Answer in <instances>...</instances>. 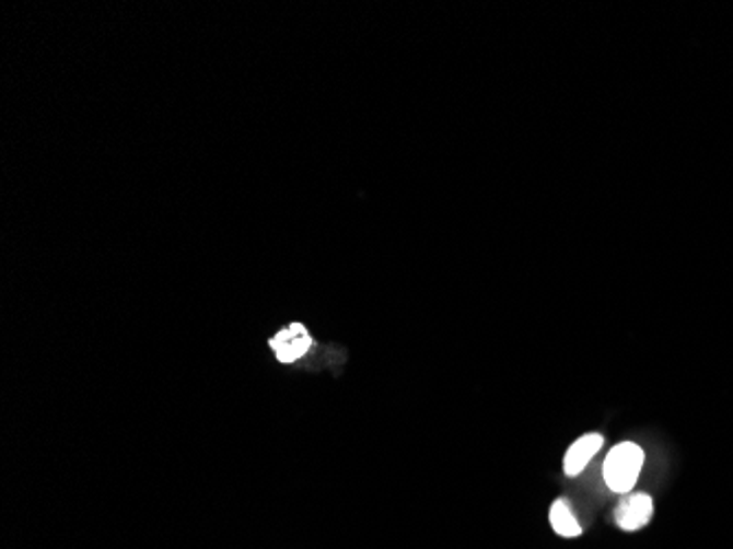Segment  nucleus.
<instances>
[{
  "instance_id": "f03ea898",
  "label": "nucleus",
  "mask_w": 733,
  "mask_h": 549,
  "mask_svg": "<svg viewBox=\"0 0 733 549\" xmlns=\"http://www.w3.org/2000/svg\"><path fill=\"white\" fill-rule=\"evenodd\" d=\"M645 455L639 444L635 442H619L610 448L606 462H604V479L606 486L617 494L632 492L641 468H643Z\"/></svg>"
},
{
  "instance_id": "f257e3e1",
  "label": "nucleus",
  "mask_w": 733,
  "mask_h": 549,
  "mask_svg": "<svg viewBox=\"0 0 733 549\" xmlns=\"http://www.w3.org/2000/svg\"><path fill=\"white\" fill-rule=\"evenodd\" d=\"M266 350L272 361L286 370L316 374L321 370L338 372L345 352L318 341L303 322H288L266 337Z\"/></svg>"
},
{
  "instance_id": "7ed1b4c3",
  "label": "nucleus",
  "mask_w": 733,
  "mask_h": 549,
  "mask_svg": "<svg viewBox=\"0 0 733 549\" xmlns=\"http://www.w3.org/2000/svg\"><path fill=\"white\" fill-rule=\"evenodd\" d=\"M652 512H654V503L650 494L628 492V494H621L615 507V523L624 532H637L650 523Z\"/></svg>"
},
{
  "instance_id": "39448f33",
  "label": "nucleus",
  "mask_w": 733,
  "mask_h": 549,
  "mask_svg": "<svg viewBox=\"0 0 733 549\" xmlns=\"http://www.w3.org/2000/svg\"><path fill=\"white\" fill-rule=\"evenodd\" d=\"M549 521H551V527L558 536H565V538H578L582 534V525L575 516V510L571 507L569 499H556L551 510H549Z\"/></svg>"
},
{
  "instance_id": "20e7f679",
  "label": "nucleus",
  "mask_w": 733,
  "mask_h": 549,
  "mask_svg": "<svg viewBox=\"0 0 733 549\" xmlns=\"http://www.w3.org/2000/svg\"><path fill=\"white\" fill-rule=\"evenodd\" d=\"M604 446V437L600 433H586L582 437H578L567 455H565V475L567 477H578L586 466L589 462L600 453V448Z\"/></svg>"
}]
</instances>
